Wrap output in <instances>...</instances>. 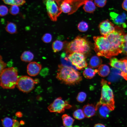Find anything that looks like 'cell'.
<instances>
[{
	"label": "cell",
	"instance_id": "obj_10",
	"mask_svg": "<svg viewBox=\"0 0 127 127\" xmlns=\"http://www.w3.org/2000/svg\"><path fill=\"white\" fill-rule=\"evenodd\" d=\"M68 58L72 64L77 69L81 70L87 66L86 57L84 54L83 53L73 52L69 54Z\"/></svg>",
	"mask_w": 127,
	"mask_h": 127
},
{
	"label": "cell",
	"instance_id": "obj_41",
	"mask_svg": "<svg viewBox=\"0 0 127 127\" xmlns=\"http://www.w3.org/2000/svg\"><path fill=\"white\" fill-rule=\"evenodd\" d=\"M94 127H105V126L103 124L101 123H97L95 124Z\"/></svg>",
	"mask_w": 127,
	"mask_h": 127
},
{
	"label": "cell",
	"instance_id": "obj_40",
	"mask_svg": "<svg viewBox=\"0 0 127 127\" xmlns=\"http://www.w3.org/2000/svg\"><path fill=\"white\" fill-rule=\"evenodd\" d=\"M14 123L13 127H19L20 126V124L19 122L15 119H13Z\"/></svg>",
	"mask_w": 127,
	"mask_h": 127
},
{
	"label": "cell",
	"instance_id": "obj_18",
	"mask_svg": "<svg viewBox=\"0 0 127 127\" xmlns=\"http://www.w3.org/2000/svg\"><path fill=\"white\" fill-rule=\"evenodd\" d=\"M83 5V9L87 12L93 13L96 8V5L92 0H87Z\"/></svg>",
	"mask_w": 127,
	"mask_h": 127
},
{
	"label": "cell",
	"instance_id": "obj_30",
	"mask_svg": "<svg viewBox=\"0 0 127 127\" xmlns=\"http://www.w3.org/2000/svg\"><path fill=\"white\" fill-rule=\"evenodd\" d=\"M2 124L5 127H13L14 123L13 119L9 117H6L2 120Z\"/></svg>",
	"mask_w": 127,
	"mask_h": 127
},
{
	"label": "cell",
	"instance_id": "obj_11",
	"mask_svg": "<svg viewBox=\"0 0 127 127\" xmlns=\"http://www.w3.org/2000/svg\"><path fill=\"white\" fill-rule=\"evenodd\" d=\"M99 28L101 35L103 36L107 35L115 30L114 24L108 20L101 22L99 25Z\"/></svg>",
	"mask_w": 127,
	"mask_h": 127
},
{
	"label": "cell",
	"instance_id": "obj_22",
	"mask_svg": "<svg viewBox=\"0 0 127 127\" xmlns=\"http://www.w3.org/2000/svg\"><path fill=\"white\" fill-rule=\"evenodd\" d=\"M97 72L98 70H94L89 67L85 69L83 71V74L85 78L90 79L92 78L96 73Z\"/></svg>",
	"mask_w": 127,
	"mask_h": 127
},
{
	"label": "cell",
	"instance_id": "obj_34",
	"mask_svg": "<svg viewBox=\"0 0 127 127\" xmlns=\"http://www.w3.org/2000/svg\"><path fill=\"white\" fill-rule=\"evenodd\" d=\"M42 41L45 43L50 42L52 39V36L51 34L47 33L45 34L41 38Z\"/></svg>",
	"mask_w": 127,
	"mask_h": 127
},
{
	"label": "cell",
	"instance_id": "obj_17",
	"mask_svg": "<svg viewBox=\"0 0 127 127\" xmlns=\"http://www.w3.org/2000/svg\"><path fill=\"white\" fill-rule=\"evenodd\" d=\"M122 71L120 70L115 67L111 68L108 79L111 81L116 80L122 76L121 75Z\"/></svg>",
	"mask_w": 127,
	"mask_h": 127
},
{
	"label": "cell",
	"instance_id": "obj_8",
	"mask_svg": "<svg viewBox=\"0 0 127 127\" xmlns=\"http://www.w3.org/2000/svg\"><path fill=\"white\" fill-rule=\"evenodd\" d=\"M45 5L48 14L50 19L56 21L62 12L55 1L46 0Z\"/></svg>",
	"mask_w": 127,
	"mask_h": 127
},
{
	"label": "cell",
	"instance_id": "obj_21",
	"mask_svg": "<svg viewBox=\"0 0 127 127\" xmlns=\"http://www.w3.org/2000/svg\"><path fill=\"white\" fill-rule=\"evenodd\" d=\"M62 118L63 125L64 126L67 127L72 126L74 119L72 117L67 114H64L62 115Z\"/></svg>",
	"mask_w": 127,
	"mask_h": 127
},
{
	"label": "cell",
	"instance_id": "obj_19",
	"mask_svg": "<svg viewBox=\"0 0 127 127\" xmlns=\"http://www.w3.org/2000/svg\"><path fill=\"white\" fill-rule=\"evenodd\" d=\"M101 59L97 56H93L91 58L89 62V66L92 68H96L99 67L102 63Z\"/></svg>",
	"mask_w": 127,
	"mask_h": 127
},
{
	"label": "cell",
	"instance_id": "obj_31",
	"mask_svg": "<svg viewBox=\"0 0 127 127\" xmlns=\"http://www.w3.org/2000/svg\"><path fill=\"white\" fill-rule=\"evenodd\" d=\"M87 94L83 92H80L78 94L76 97L77 101L79 103H82L85 100L87 97Z\"/></svg>",
	"mask_w": 127,
	"mask_h": 127
},
{
	"label": "cell",
	"instance_id": "obj_32",
	"mask_svg": "<svg viewBox=\"0 0 127 127\" xmlns=\"http://www.w3.org/2000/svg\"><path fill=\"white\" fill-rule=\"evenodd\" d=\"M122 52L124 54L127 55V33L125 34L122 45Z\"/></svg>",
	"mask_w": 127,
	"mask_h": 127
},
{
	"label": "cell",
	"instance_id": "obj_7",
	"mask_svg": "<svg viewBox=\"0 0 127 127\" xmlns=\"http://www.w3.org/2000/svg\"><path fill=\"white\" fill-rule=\"evenodd\" d=\"M71 107L67 101H64L60 97L56 99L48 108L51 112L61 113L64 112L65 109H69Z\"/></svg>",
	"mask_w": 127,
	"mask_h": 127
},
{
	"label": "cell",
	"instance_id": "obj_2",
	"mask_svg": "<svg viewBox=\"0 0 127 127\" xmlns=\"http://www.w3.org/2000/svg\"><path fill=\"white\" fill-rule=\"evenodd\" d=\"M56 78L62 83L69 85L79 83L82 80L80 73L75 69L59 65Z\"/></svg>",
	"mask_w": 127,
	"mask_h": 127
},
{
	"label": "cell",
	"instance_id": "obj_35",
	"mask_svg": "<svg viewBox=\"0 0 127 127\" xmlns=\"http://www.w3.org/2000/svg\"><path fill=\"white\" fill-rule=\"evenodd\" d=\"M8 8L5 6L1 5L0 7V15L1 16L6 15L8 13Z\"/></svg>",
	"mask_w": 127,
	"mask_h": 127
},
{
	"label": "cell",
	"instance_id": "obj_13",
	"mask_svg": "<svg viewBox=\"0 0 127 127\" xmlns=\"http://www.w3.org/2000/svg\"><path fill=\"white\" fill-rule=\"evenodd\" d=\"M110 16L111 19L115 24L117 25L122 24L123 27H126L125 22L127 18V16L126 13H123L121 14H119L114 12H111Z\"/></svg>",
	"mask_w": 127,
	"mask_h": 127
},
{
	"label": "cell",
	"instance_id": "obj_16",
	"mask_svg": "<svg viewBox=\"0 0 127 127\" xmlns=\"http://www.w3.org/2000/svg\"><path fill=\"white\" fill-rule=\"evenodd\" d=\"M66 52H63L61 54L60 59L61 64L64 66L72 68L76 70L77 68L72 64Z\"/></svg>",
	"mask_w": 127,
	"mask_h": 127
},
{
	"label": "cell",
	"instance_id": "obj_39",
	"mask_svg": "<svg viewBox=\"0 0 127 127\" xmlns=\"http://www.w3.org/2000/svg\"><path fill=\"white\" fill-rule=\"evenodd\" d=\"M122 7L123 9L127 12V0H124L122 3Z\"/></svg>",
	"mask_w": 127,
	"mask_h": 127
},
{
	"label": "cell",
	"instance_id": "obj_24",
	"mask_svg": "<svg viewBox=\"0 0 127 127\" xmlns=\"http://www.w3.org/2000/svg\"><path fill=\"white\" fill-rule=\"evenodd\" d=\"M65 42L58 40L54 41L52 43V48L54 52L61 51L64 46Z\"/></svg>",
	"mask_w": 127,
	"mask_h": 127
},
{
	"label": "cell",
	"instance_id": "obj_1",
	"mask_svg": "<svg viewBox=\"0 0 127 127\" xmlns=\"http://www.w3.org/2000/svg\"><path fill=\"white\" fill-rule=\"evenodd\" d=\"M94 50L98 56L109 58L122 53V39L112 32L105 36H94Z\"/></svg>",
	"mask_w": 127,
	"mask_h": 127
},
{
	"label": "cell",
	"instance_id": "obj_15",
	"mask_svg": "<svg viewBox=\"0 0 127 127\" xmlns=\"http://www.w3.org/2000/svg\"><path fill=\"white\" fill-rule=\"evenodd\" d=\"M82 110L85 117L87 118H90L94 115L96 111L95 107L92 104L89 103L85 105Z\"/></svg>",
	"mask_w": 127,
	"mask_h": 127
},
{
	"label": "cell",
	"instance_id": "obj_26",
	"mask_svg": "<svg viewBox=\"0 0 127 127\" xmlns=\"http://www.w3.org/2000/svg\"><path fill=\"white\" fill-rule=\"evenodd\" d=\"M6 31L11 34H14L16 33L17 27L14 23L11 22H8L5 27Z\"/></svg>",
	"mask_w": 127,
	"mask_h": 127
},
{
	"label": "cell",
	"instance_id": "obj_20",
	"mask_svg": "<svg viewBox=\"0 0 127 127\" xmlns=\"http://www.w3.org/2000/svg\"><path fill=\"white\" fill-rule=\"evenodd\" d=\"M110 71L109 67L105 64L101 65L98 70V74L102 77H105L107 76L110 73Z\"/></svg>",
	"mask_w": 127,
	"mask_h": 127
},
{
	"label": "cell",
	"instance_id": "obj_3",
	"mask_svg": "<svg viewBox=\"0 0 127 127\" xmlns=\"http://www.w3.org/2000/svg\"><path fill=\"white\" fill-rule=\"evenodd\" d=\"M0 86L6 89L14 88L19 78L17 70L13 67L4 69L0 72Z\"/></svg>",
	"mask_w": 127,
	"mask_h": 127
},
{
	"label": "cell",
	"instance_id": "obj_25",
	"mask_svg": "<svg viewBox=\"0 0 127 127\" xmlns=\"http://www.w3.org/2000/svg\"><path fill=\"white\" fill-rule=\"evenodd\" d=\"M122 61L121 59L119 60L115 57L111 58L110 59L109 64L114 67L120 70L122 67Z\"/></svg>",
	"mask_w": 127,
	"mask_h": 127
},
{
	"label": "cell",
	"instance_id": "obj_43",
	"mask_svg": "<svg viewBox=\"0 0 127 127\" xmlns=\"http://www.w3.org/2000/svg\"><path fill=\"white\" fill-rule=\"evenodd\" d=\"M126 60V67H127V57H126V58H125Z\"/></svg>",
	"mask_w": 127,
	"mask_h": 127
},
{
	"label": "cell",
	"instance_id": "obj_27",
	"mask_svg": "<svg viewBox=\"0 0 127 127\" xmlns=\"http://www.w3.org/2000/svg\"><path fill=\"white\" fill-rule=\"evenodd\" d=\"M6 4L16 5L18 6L22 5L25 3V0H2Z\"/></svg>",
	"mask_w": 127,
	"mask_h": 127
},
{
	"label": "cell",
	"instance_id": "obj_33",
	"mask_svg": "<svg viewBox=\"0 0 127 127\" xmlns=\"http://www.w3.org/2000/svg\"><path fill=\"white\" fill-rule=\"evenodd\" d=\"M18 6L16 5H11L9 10L10 13L13 15H16L20 11Z\"/></svg>",
	"mask_w": 127,
	"mask_h": 127
},
{
	"label": "cell",
	"instance_id": "obj_44",
	"mask_svg": "<svg viewBox=\"0 0 127 127\" xmlns=\"http://www.w3.org/2000/svg\"><path fill=\"white\" fill-rule=\"evenodd\" d=\"M61 0L58 3H57V4H58V5H59V3H60L62 1V0Z\"/></svg>",
	"mask_w": 127,
	"mask_h": 127
},
{
	"label": "cell",
	"instance_id": "obj_36",
	"mask_svg": "<svg viewBox=\"0 0 127 127\" xmlns=\"http://www.w3.org/2000/svg\"><path fill=\"white\" fill-rule=\"evenodd\" d=\"M107 0H94V2L95 5L99 7L102 8L106 4Z\"/></svg>",
	"mask_w": 127,
	"mask_h": 127
},
{
	"label": "cell",
	"instance_id": "obj_29",
	"mask_svg": "<svg viewBox=\"0 0 127 127\" xmlns=\"http://www.w3.org/2000/svg\"><path fill=\"white\" fill-rule=\"evenodd\" d=\"M77 28L81 32H85L88 30V25L86 22L82 21L80 22L78 24Z\"/></svg>",
	"mask_w": 127,
	"mask_h": 127
},
{
	"label": "cell",
	"instance_id": "obj_42",
	"mask_svg": "<svg viewBox=\"0 0 127 127\" xmlns=\"http://www.w3.org/2000/svg\"><path fill=\"white\" fill-rule=\"evenodd\" d=\"M16 116L18 117H21L22 116V114H21V113L20 112H18L16 113Z\"/></svg>",
	"mask_w": 127,
	"mask_h": 127
},
{
	"label": "cell",
	"instance_id": "obj_5",
	"mask_svg": "<svg viewBox=\"0 0 127 127\" xmlns=\"http://www.w3.org/2000/svg\"><path fill=\"white\" fill-rule=\"evenodd\" d=\"M107 81L102 79L101 82L102 85L101 96L99 101L101 104L107 105L111 111L115 108V101L113 91L107 83Z\"/></svg>",
	"mask_w": 127,
	"mask_h": 127
},
{
	"label": "cell",
	"instance_id": "obj_4",
	"mask_svg": "<svg viewBox=\"0 0 127 127\" xmlns=\"http://www.w3.org/2000/svg\"><path fill=\"white\" fill-rule=\"evenodd\" d=\"M65 50L67 54L77 52L85 54L90 52V47L85 37L79 36L67 44Z\"/></svg>",
	"mask_w": 127,
	"mask_h": 127
},
{
	"label": "cell",
	"instance_id": "obj_28",
	"mask_svg": "<svg viewBox=\"0 0 127 127\" xmlns=\"http://www.w3.org/2000/svg\"><path fill=\"white\" fill-rule=\"evenodd\" d=\"M73 116L74 118L78 120L82 119L85 117L83 110L81 109L75 111L73 112Z\"/></svg>",
	"mask_w": 127,
	"mask_h": 127
},
{
	"label": "cell",
	"instance_id": "obj_14",
	"mask_svg": "<svg viewBox=\"0 0 127 127\" xmlns=\"http://www.w3.org/2000/svg\"><path fill=\"white\" fill-rule=\"evenodd\" d=\"M41 68L42 66L40 64L35 62H31L27 66V73L30 76H35L40 72Z\"/></svg>",
	"mask_w": 127,
	"mask_h": 127
},
{
	"label": "cell",
	"instance_id": "obj_38",
	"mask_svg": "<svg viewBox=\"0 0 127 127\" xmlns=\"http://www.w3.org/2000/svg\"><path fill=\"white\" fill-rule=\"evenodd\" d=\"M49 71L48 68H45L43 69L41 71L40 74L41 75H46L48 73Z\"/></svg>",
	"mask_w": 127,
	"mask_h": 127
},
{
	"label": "cell",
	"instance_id": "obj_6",
	"mask_svg": "<svg viewBox=\"0 0 127 127\" xmlns=\"http://www.w3.org/2000/svg\"><path fill=\"white\" fill-rule=\"evenodd\" d=\"M87 0H63L59 3L62 12L69 15L75 12Z\"/></svg>",
	"mask_w": 127,
	"mask_h": 127
},
{
	"label": "cell",
	"instance_id": "obj_9",
	"mask_svg": "<svg viewBox=\"0 0 127 127\" xmlns=\"http://www.w3.org/2000/svg\"><path fill=\"white\" fill-rule=\"evenodd\" d=\"M36 82L29 77L23 76L19 78L16 85L20 91L28 93L34 88Z\"/></svg>",
	"mask_w": 127,
	"mask_h": 127
},
{
	"label": "cell",
	"instance_id": "obj_23",
	"mask_svg": "<svg viewBox=\"0 0 127 127\" xmlns=\"http://www.w3.org/2000/svg\"><path fill=\"white\" fill-rule=\"evenodd\" d=\"M34 57V55L32 52L29 51H26L22 54L20 59L22 61L30 62L33 60Z\"/></svg>",
	"mask_w": 127,
	"mask_h": 127
},
{
	"label": "cell",
	"instance_id": "obj_12",
	"mask_svg": "<svg viewBox=\"0 0 127 127\" xmlns=\"http://www.w3.org/2000/svg\"><path fill=\"white\" fill-rule=\"evenodd\" d=\"M96 111L100 117L105 118L108 117L110 111H112L106 104H101L98 102L95 106Z\"/></svg>",
	"mask_w": 127,
	"mask_h": 127
},
{
	"label": "cell",
	"instance_id": "obj_37",
	"mask_svg": "<svg viewBox=\"0 0 127 127\" xmlns=\"http://www.w3.org/2000/svg\"><path fill=\"white\" fill-rule=\"evenodd\" d=\"M2 57L0 56V72L4 69V68L6 66L7 64L4 63L2 60Z\"/></svg>",
	"mask_w": 127,
	"mask_h": 127
}]
</instances>
